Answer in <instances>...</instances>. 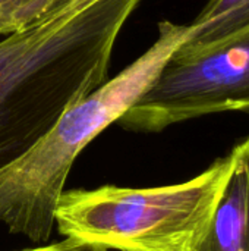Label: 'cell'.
I'll list each match as a JSON object with an SVG mask.
<instances>
[{
	"label": "cell",
	"mask_w": 249,
	"mask_h": 251,
	"mask_svg": "<svg viewBox=\"0 0 249 251\" xmlns=\"http://www.w3.org/2000/svg\"><path fill=\"white\" fill-rule=\"evenodd\" d=\"M141 0H97L0 41V169L109 79L116 40Z\"/></svg>",
	"instance_id": "1"
},
{
	"label": "cell",
	"mask_w": 249,
	"mask_h": 251,
	"mask_svg": "<svg viewBox=\"0 0 249 251\" xmlns=\"http://www.w3.org/2000/svg\"><path fill=\"white\" fill-rule=\"evenodd\" d=\"M188 25L161 21L153 46L119 75L70 104L18 160L0 169V224L31 243L47 244L68 175L81 151L148 90L185 41Z\"/></svg>",
	"instance_id": "2"
},
{
	"label": "cell",
	"mask_w": 249,
	"mask_h": 251,
	"mask_svg": "<svg viewBox=\"0 0 249 251\" xmlns=\"http://www.w3.org/2000/svg\"><path fill=\"white\" fill-rule=\"evenodd\" d=\"M229 174V157L167 187L63 191L54 226L65 238L117 251H197Z\"/></svg>",
	"instance_id": "3"
},
{
	"label": "cell",
	"mask_w": 249,
	"mask_h": 251,
	"mask_svg": "<svg viewBox=\"0 0 249 251\" xmlns=\"http://www.w3.org/2000/svg\"><path fill=\"white\" fill-rule=\"evenodd\" d=\"M232 110L249 112V31L201 54H173L117 124L129 131L158 132Z\"/></svg>",
	"instance_id": "4"
},
{
	"label": "cell",
	"mask_w": 249,
	"mask_h": 251,
	"mask_svg": "<svg viewBox=\"0 0 249 251\" xmlns=\"http://www.w3.org/2000/svg\"><path fill=\"white\" fill-rule=\"evenodd\" d=\"M227 157L229 174L197 251H249V137Z\"/></svg>",
	"instance_id": "5"
},
{
	"label": "cell",
	"mask_w": 249,
	"mask_h": 251,
	"mask_svg": "<svg viewBox=\"0 0 249 251\" xmlns=\"http://www.w3.org/2000/svg\"><path fill=\"white\" fill-rule=\"evenodd\" d=\"M249 31V0H210L188 25L185 41L173 53L186 57L213 50Z\"/></svg>",
	"instance_id": "6"
},
{
	"label": "cell",
	"mask_w": 249,
	"mask_h": 251,
	"mask_svg": "<svg viewBox=\"0 0 249 251\" xmlns=\"http://www.w3.org/2000/svg\"><path fill=\"white\" fill-rule=\"evenodd\" d=\"M68 3L69 0H29L12 19L9 34L60 12Z\"/></svg>",
	"instance_id": "7"
},
{
	"label": "cell",
	"mask_w": 249,
	"mask_h": 251,
	"mask_svg": "<svg viewBox=\"0 0 249 251\" xmlns=\"http://www.w3.org/2000/svg\"><path fill=\"white\" fill-rule=\"evenodd\" d=\"M29 0H0V34L7 35L12 19Z\"/></svg>",
	"instance_id": "8"
},
{
	"label": "cell",
	"mask_w": 249,
	"mask_h": 251,
	"mask_svg": "<svg viewBox=\"0 0 249 251\" xmlns=\"http://www.w3.org/2000/svg\"><path fill=\"white\" fill-rule=\"evenodd\" d=\"M23 251H107L101 247H92L88 244H82L69 238H65L63 241L59 243H53V244H44V246H38L34 249Z\"/></svg>",
	"instance_id": "9"
},
{
	"label": "cell",
	"mask_w": 249,
	"mask_h": 251,
	"mask_svg": "<svg viewBox=\"0 0 249 251\" xmlns=\"http://www.w3.org/2000/svg\"><path fill=\"white\" fill-rule=\"evenodd\" d=\"M94 1H97V0H69V3H68L60 12H57V13H54V15L73 13L75 10H79V9H82V7H87L88 4H91V3H94ZM50 16H53V15H50ZM43 19H44V18H43Z\"/></svg>",
	"instance_id": "10"
},
{
	"label": "cell",
	"mask_w": 249,
	"mask_h": 251,
	"mask_svg": "<svg viewBox=\"0 0 249 251\" xmlns=\"http://www.w3.org/2000/svg\"><path fill=\"white\" fill-rule=\"evenodd\" d=\"M248 113H249V112H248Z\"/></svg>",
	"instance_id": "11"
}]
</instances>
